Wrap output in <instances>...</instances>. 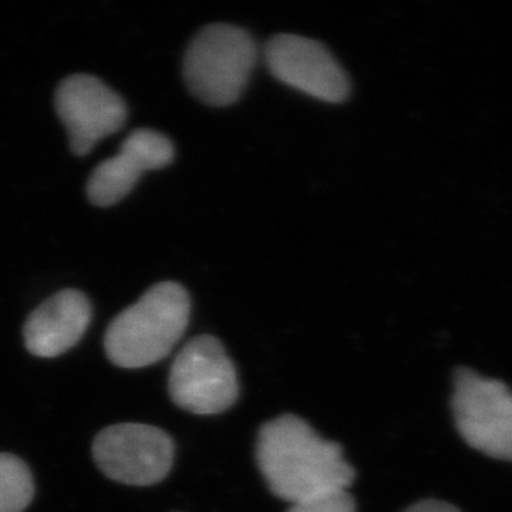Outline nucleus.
<instances>
[{"instance_id": "11", "label": "nucleus", "mask_w": 512, "mask_h": 512, "mask_svg": "<svg viewBox=\"0 0 512 512\" xmlns=\"http://www.w3.org/2000/svg\"><path fill=\"white\" fill-rule=\"evenodd\" d=\"M35 493L29 466L9 453H0V512H24Z\"/></svg>"}, {"instance_id": "13", "label": "nucleus", "mask_w": 512, "mask_h": 512, "mask_svg": "<svg viewBox=\"0 0 512 512\" xmlns=\"http://www.w3.org/2000/svg\"><path fill=\"white\" fill-rule=\"evenodd\" d=\"M403 512H461L453 504L440 501V499H423L420 503L413 504Z\"/></svg>"}, {"instance_id": "7", "label": "nucleus", "mask_w": 512, "mask_h": 512, "mask_svg": "<svg viewBox=\"0 0 512 512\" xmlns=\"http://www.w3.org/2000/svg\"><path fill=\"white\" fill-rule=\"evenodd\" d=\"M55 108L77 156L88 155L98 141L118 133L128 118L125 100L100 78L85 73L58 85Z\"/></svg>"}, {"instance_id": "4", "label": "nucleus", "mask_w": 512, "mask_h": 512, "mask_svg": "<svg viewBox=\"0 0 512 512\" xmlns=\"http://www.w3.org/2000/svg\"><path fill=\"white\" fill-rule=\"evenodd\" d=\"M168 390L174 405L194 415H219L239 398L236 367L213 335L189 340L171 365Z\"/></svg>"}, {"instance_id": "3", "label": "nucleus", "mask_w": 512, "mask_h": 512, "mask_svg": "<svg viewBox=\"0 0 512 512\" xmlns=\"http://www.w3.org/2000/svg\"><path fill=\"white\" fill-rule=\"evenodd\" d=\"M257 45L236 25L204 27L184 57V80L194 97L211 107H229L241 98L257 63Z\"/></svg>"}, {"instance_id": "2", "label": "nucleus", "mask_w": 512, "mask_h": 512, "mask_svg": "<svg viewBox=\"0 0 512 512\" xmlns=\"http://www.w3.org/2000/svg\"><path fill=\"white\" fill-rule=\"evenodd\" d=\"M191 299L183 285L160 282L116 315L105 352L120 368H145L170 355L188 329Z\"/></svg>"}, {"instance_id": "9", "label": "nucleus", "mask_w": 512, "mask_h": 512, "mask_svg": "<svg viewBox=\"0 0 512 512\" xmlns=\"http://www.w3.org/2000/svg\"><path fill=\"white\" fill-rule=\"evenodd\" d=\"M173 160L174 146L168 136L150 128L135 130L126 136L118 155L93 170L87 184L88 199L102 208L120 203L143 174L161 170Z\"/></svg>"}, {"instance_id": "5", "label": "nucleus", "mask_w": 512, "mask_h": 512, "mask_svg": "<svg viewBox=\"0 0 512 512\" xmlns=\"http://www.w3.org/2000/svg\"><path fill=\"white\" fill-rule=\"evenodd\" d=\"M451 410L468 446L489 458L512 461V390L506 383L458 368Z\"/></svg>"}, {"instance_id": "8", "label": "nucleus", "mask_w": 512, "mask_h": 512, "mask_svg": "<svg viewBox=\"0 0 512 512\" xmlns=\"http://www.w3.org/2000/svg\"><path fill=\"white\" fill-rule=\"evenodd\" d=\"M266 62L277 80L322 102H345L350 93L347 73L317 40L276 35L267 42Z\"/></svg>"}, {"instance_id": "6", "label": "nucleus", "mask_w": 512, "mask_h": 512, "mask_svg": "<svg viewBox=\"0 0 512 512\" xmlns=\"http://www.w3.org/2000/svg\"><path fill=\"white\" fill-rule=\"evenodd\" d=\"M92 453L100 471L116 483L153 486L171 471L174 441L156 426L120 423L98 433Z\"/></svg>"}, {"instance_id": "1", "label": "nucleus", "mask_w": 512, "mask_h": 512, "mask_svg": "<svg viewBox=\"0 0 512 512\" xmlns=\"http://www.w3.org/2000/svg\"><path fill=\"white\" fill-rule=\"evenodd\" d=\"M256 459L269 491L289 504L348 489L355 481L342 446L297 415L277 416L261 426Z\"/></svg>"}, {"instance_id": "12", "label": "nucleus", "mask_w": 512, "mask_h": 512, "mask_svg": "<svg viewBox=\"0 0 512 512\" xmlns=\"http://www.w3.org/2000/svg\"><path fill=\"white\" fill-rule=\"evenodd\" d=\"M285 512H357V501L348 489H339L290 504Z\"/></svg>"}, {"instance_id": "10", "label": "nucleus", "mask_w": 512, "mask_h": 512, "mask_svg": "<svg viewBox=\"0 0 512 512\" xmlns=\"http://www.w3.org/2000/svg\"><path fill=\"white\" fill-rule=\"evenodd\" d=\"M92 322V304L80 290H60L25 322V347L40 358H55L75 347Z\"/></svg>"}]
</instances>
